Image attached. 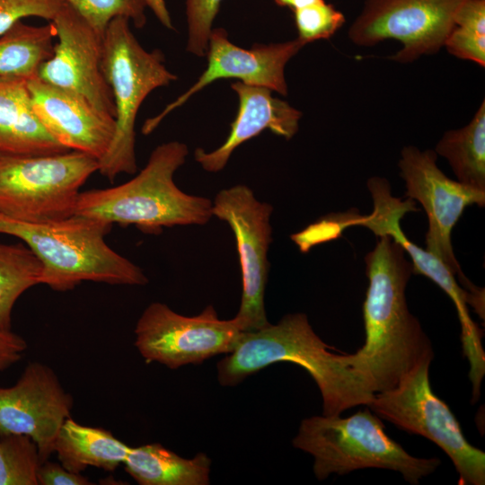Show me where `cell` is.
<instances>
[{
  "instance_id": "obj_1",
  "label": "cell",
  "mask_w": 485,
  "mask_h": 485,
  "mask_svg": "<svg viewBox=\"0 0 485 485\" xmlns=\"http://www.w3.org/2000/svg\"><path fill=\"white\" fill-rule=\"evenodd\" d=\"M368 287L363 304L365 343L355 352L375 393L393 388L421 360L433 358L432 344L410 312L405 290L412 264L403 248L380 235L365 257Z\"/></svg>"
},
{
  "instance_id": "obj_2",
  "label": "cell",
  "mask_w": 485,
  "mask_h": 485,
  "mask_svg": "<svg viewBox=\"0 0 485 485\" xmlns=\"http://www.w3.org/2000/svg\"><path fill=\"white\" fill-rule=\"evenodd\" d=\"M313 330L306 314L285 315L278 323L243 331L234 349L217 363V378L234 386L278 362L304 368L322 398V415L339 416L366 405L375 392L361 371L357 356L335 353Z\"/></svg>"
},
{
  "instance_id": "obj_3",
  "label": "cell",
  "mask_w": 485,
  "mask_h": 485,
  "mask_svg": "<svg viewBox=\"0 0 485 485\" xmlns=\"http://www.w3.org/2000/svg\"><path fill=\"white\" fill-rule=\"evenodd\" d=\"M189 154L187 145L169 141L157 146L145 167L119 186L81 191L74 215L113 225H135L148 234L163 227L207 224L212 200L182 191L175 184L176 171Z\"/></svg>"
},
{
  "instance_id": "obj_4",
  "label": "cell",
  "mask_w": 485,
  "mask_h": 485,
  "mask_svg": "<svg viewBox=\"0 0 485 485\" xmlns=\"http://www.w3.org/2000/svg\"><path fill=\"white\" fill-rule=\"evenodd\" d=\"M112 225L72 215L24 222L0 214V234L19 238L42 264L41 284L56 291L73 289L83 281L144 286V271L105 242Z\"/></svg>"
},
{
  "instance_id": "obj_5",
  "label": "cell",
  "mask_w": 485,
  "mask_h": 485,
  "mask_svg": "<svg viewBox=\"0 0 485 485\" xmlns=\"http://www.w3.org/2000/svg\"><path fill=\"white\" fill-rule=\"evenodd\" d=\"M292 443L313 457V472L319 481L334 473L377 468L397 472L407 482L417 485L441 464L436 457L409 454L385 433L380 418L368 407L346 418L304 419Z\"/></svg>"
},
{
  "instance_id": "obj_6",
  "label": "cell",
  "mask_w": 485,
  "mask_h": 485,
  "mask_svg": "<svg viewBox=\"0 0 485 485\" xmlns=\"http://www.w3.org/2000/svg\"><path fill=\"white\" fill-rule=\"evenodd\" d=\"M101 67L115 105V131L98 172L109 181L121 173L136 172L137 115L145 99L155 89L169 85L177 75L169 71L159 49H145L129 27L117 17L102 37Z\"/></svg>"
},
{
  "instance_id": "obj_7",
  "label": "cell",
  "mask_w": 485,
  "mask_h": 485,
  "mask_svg": "<svg viewBox=\"0 0 485 485\" xmlns=\"http://www.w3.org/2000/svg\"><path fill=\"white\" fill-rule=\"evenodd\" d=\"M99 161L78 151L0 154V214L24 222L74 215L80 189Z\"/></svg>"
},
{
  "instance_id": "obj_8",
  "label": "cell",
  "mask_w": 485,
  "mask_h": 485,
  "mask_svg": "<svg viewBox=\"0 0 485 485\" xmlns=\"http://www.w3.org/2000/svg\"><path fill=\"white\" fill-rule=\"evenodd\" d=\"M433 358L421 360L392 389L375 393L373 412L408 433L435 443L450 458L461 485L485 484V453L468 442L448 405L429 381Z\"/></svg>"
},
{
  "instance_id": "obj_9",
  "label": "cell",
  "mask_w": 485,
  "mask_h": 485,
  "mask_svg": "<svg viewBox=\"0 0 485 485\" xmlns=\"http://www.w3.org/2000/svg\"><path fill=\"white\" fill-rule=\"evenodd\" d=\"M243 331L235 317L221 320L212 305L198 315L185 316L154 302L137 322L135 346L146 363L176 369L232 352Z\"/></svg>"
},
{
  "instance_id": "obj_10",
  "label": "cell",
  "mask_w": 485,
  "mask_h": 485,
  "mask_svg": "<svg viewBox=\"0 0 485 485\" xmlns=\"http://www.w3.org/2000/svg\"><path fill=\"white\" fill-rule=\"evenodd\" d=\"M273 207L259 200L252 190L237 184L219 190L212 200V215L232 230L239 256L242 297L234 316L243 331L269 323L265 310L268 251L272 242L270 217Z\"/></svg>"
},
{
  "instance_id": "obj_11",
  "label": "cell",
  "mask_w": 485,
  "mask_h": 485,
  "mask_svg": "<svg viewBox=\"0 0 485 485\" xmlns=\"http://www.w3.org/2000/svg\"><path fill=\"white\" fill-rule=\"evenodd\" d=\"M367 188L373 198V212L366 216L347 219L342 227L361 225L375 235H389L399 243L411 258L412 273L428 277L452 299L460 321L463 355L469 362L481 361L485 356L482 331L472 320L467 304L473 306L483 319L484 295H474L464 289L457 283L455 275L439 259L406 237L400 221L406 213L419 211L413 199L408 198L402 201L392 197L390 185L384 178L369 179Z\"/></svg>"
},
{
  "instance_id": "obj_12",
  "label": "cell",
  "mask_w": 485,
  "mask_h": 485,
  "mask_svg": "<svg viewBox=\"0 0 485 485\" xmlns=\"http://www.w3.org/2000/svg\"><path fill=\"white\" fill-rule=\"evenodd\" d=\"M465 0H366L348 31L350 40L363 47L396 40L401 48L391 58L412 62L436 53L454 27L457 8Z\"/></svg>"
},
{
  "instance_id": "obj_13",
  "label": "cell",
  "mask_w": 485,
  "mask_h": 485,
  "mask_svg": "<svg viewBox=\"0 0 485 485\" xmlns=\"http://www.w3.org/2000/svg\"><path fill=\"white\" fill-rule=\"evenodd\" d=\"M436 162L433 150L420 151L414 146L401 150L399 167L406 184L405 196L417 200L427 213L426 250L461 278L464 289L474 292L478 287L463 274L453 251L451 234L467 207H484L485 190L448 178Z\"/></svg>"
},
{
  "instance_id": "obj_14",
  "label": "cell",
  "mask_w": 485,
  "mask_h": 485,
  "mask_svg": "<svg viewBox=\"0 0 485 485\" xmlns=\"http://www.w3.org/2000/svg\"><path fill=\"white\" fill-rule=\"evenodd\" d=\"M51 22L57 40L37 77L80 95L115 119L112 93L101 67L103 36L66 3Z\"/></svg>"
},
{
  "instance_id": "obj_15",
  "label": "cell",
  "mask_w": 485,
  "mask_h": 485,
  "mask_svg": "<svg viewBox=\"0 0 485 485\" xmlns=\"http://www.w3.org/2000/svg\"><path fill=\"white\" fill-rule=\"evenodd\" d=\"M305 44L295 39L281 43L257 44L243 48L232 43L222 28L213 29L205 56L207 66L198 80L159 114L144 123L142 132L150 134L175 109L219 79H237L245 84L266 87L287 94L285 67Z\"/></svg>"
},
{
  "instance_id": "obj_16",
  "label": "cell",
  "mask_w": 485,
  "mask_h": 485,
  "mask_svg": "<svg viewBox=\"0 0 485 485\" xmlns=\"http://www.w3.org/2000/svg\"><path fill=\"white\" fill-rule=\"evenodd\" d=\"M72 407L73 398L55 372L47 365L31 362L13 385L0 387V436L31 437L42 463L53 453L56 437Z\"/></svg>"
},
{
  "instance_id": "obj_17",
  "label": "cell",
  "mask_w": 485,
  "mask_h": 485,
  "mask_svg": "<svg viewBox=\"0 0 485 485\" xmlns=\"http://www.w3.org/2000/svg\"><path fill=\"white\" fill-rule=\"evenodd\" d=\"M27 86L36 116L56 141L98 161L106 154L115 131L113 117L80 95L37 76L28 79Z\"/></svg>"
},
{
  "instance_id": "obj_18",
  "label": "cell",
  "mask_w": 485,
  "mask_h": 485,
  "mask_svg": "<svg viewBox=\"0 0 485 485\" xmlns=\"http://www.w3.org/2000/svg\"><path fill=\"white\" fill-rule=\"evenodd\" d=\"M231 88L238 96L239 106L229 135L213 151L207 152L198 147L194 153L195 160L208 172L222 171L239 146L266 129L286 139L292 138L302 117L300 110L272 96V91L266 87L236 81L231 84Z\"/></svg>"
},
{
  "instance_id": "obj_19",
  "label": "cell",
  "mask_w": 485,
  "mask_h": 485,
  "mask_svg": "<svg viewBox=\"0 0 485 485\" xmlns=\"http://www.w3.org/2000/svg\"><path fill=\"white\" fill-rule=\"evenodd\" d=\"M36 116L27 80L0 78V154H51L67 152Z\"/></svg>"
},
{
  "instance_id": "obj_20",
  "label": "cell",
  "mask_w": 485,
  "mask_h": 485,
  "mask_svg": "<svg viewBox=\"0 0 485 485\" xmlns=\"http://www.w3.org/2000/svg\"><path fill=\"white\" fill-rule=\"evenodd\" d=\"M130 449L110 431L81 425L69 417L58 431L53 453L66 470L82 473L88 467L114 471Z\"/></svg>"
},
{
  "instance_id": "obj_21",
  "label": "cell",
  "mask_w": 485,
  "mask_h": 485,
  "mask_svg": "<svg viewBox=\"0 0 485 485\" xmlns=\"http://www.w3.org/2000/svg\"><path fill=\"white\" fill-rule=\"evenodd\" d=\"M125 471L140 485H207L211 460L203 453L181 457L160 444L131 447Z\"/></svg>"
},
{
  "instance_id": "obj_22",
  "label": "cell",
  "mask_w": 485,
  "mask_h": 485,
  "mask_svg": "<svg viewBox=\"0 0 485 485\" xmlns=\"http://www.w3.org/2000/svg\"><path fill=\"white\" fill-rule=\"evenodd\" d=\"M56 31L48 25L33 26L22 21L0 35V78L31 79L51 57Z\"/></svg>"
},
{
  "instance_id": "obj_23",
  "label": "cell",
  "mask_w": 485,
  "mask_h": 485,
  "mask_svg": "<svg viewBox=\"0 0 485 485\" xmlns=\"http://www.w3.org/2000/svg\"><path fill=\"white\" fill-rule=\"evenodd\" d=\"M435 153L448 161L458 181L485 190L484 100L466 126L443 135Z\"/></svg>"
},
{
  "instance_id": "obj_24",
  "label": "cell",
  "mask_w": 485,
  "mask_h": 485,
  "mask_svg": "<svg viewBox=\"0 0 485 485\" xmlns=\"http://www.w3.org/2000/svg\"><path fill=\"white\" fill-rule=\"evenodd\" d=\"M42 264L23 243L0 242V331H12V312L18 298L41 284Z\"/></svg>"
},
{
  "instance_id": "obj_25",
  "label": "cell",
  "mask_w": 485,
  "mask_h": 485,
  "mask_svg": "<svg viewBox=\"0 0 485 485\" xmlns=\"http://www.w3.org/2000/svg\"><path fill=\"white\" fill-rule=\"evenodd\" d=\"M444 47L459 58L485 66V0H465L460 4Z\"/></svg>"
},
{
  "instance_id": "obj_26",
  "label": "cell",
  "mask_w": 485,
  "mask_h": 485,
  "mask_svg": "<svg viewBox=\"0 0 485 485\" xmlns=\"http://www.w3.org/2000/svg\"><path fill=\"white\" fill-rule=\"evenodd\" d=\"M40 464L38 446L31 437L0 436V485H39Z\"/></svg>"
},
{
  "instance_id": "obj_27",
  "label": "cell",
  "mask_w": 485,
  "mask_h": 485,
  "mask_svg": "<svg viewBox=\"0 0 485 485\" xmlns=\"http://www.w3.org/2000/svg\"><path fill=\"white\" fill-rule=\"evenodd\" d=\"M75 9L101 36L111 20L123 17L132 21L136 28L146 22L144 0H65Z\"/></svg>"
},
{
  "instance_id": "obj_28",
  "label": "cell",
  "mask_w": 485,
  "mask_h": 485,
  "mask_svg": "<svg viewBox=\"0 0 485 485\" xmlns=\"http://www.w3.org/2000/svg\"><path fill=\"white\" fill-rule=\"evenodd\" d=\"M293 13L297 39L304 44L331 38L346 21L343 13L325 0Z\"/></svg>"
},
{
  "instance_id": "obj_29",
  "label": "cell",
  "mask_w": 485,
  "mask_h": 485,
  "mask_svg": "<svg viewBox=\"0 0 485 485\" xmlns=\"http://www.w3.org/2000/svg\"><path fill=\"white\" fill-rule=\"evenodd\" d=\"M223 0H186L188 41L186 49L190 54H206L214 20Z\"/></svg>"
},
{
  "instance_id": "obj_30",
  "label": "cell",
  "mask_w": 485,
  "mask_h": 485,
  "mask_svg": "<svg viewBox=\"0 0 485 485\" xmlns=\"http://www.w3.org/2000/svg\"><path fill=\"white\" fill-rule=\"evenodd\" d=\"M65 0H0V35L27 17L52 22Z\"/></svg>"
},
{
  "instance_id": "obj_31",
  "label": "cell",
  "mask_w": 485,
  "mask_h": 485,
  "mask_svg": "<svg viewBox=\"0 0 485 485\" xmlns=\"http://www.w3.org/2000/svg\"><path fill=\"white\" fill-rule=\"evenodd\" d=\"M40 485H89L92 482L81 473L66 470L61 463L43 462L38 472Z\"/></svg>"
},
{
  "instance_id": "obj_32",
  "label": "cell",
  "mask_w": 485,
  "mask_h": 485,
  "mask_svg": "<svg viewBox=\"0 0 485 485\" xmlns=\"http://www.w3.org/2000/svg\"><path fill=\"white\" fill-rule=\"evenodd\" d=\"M27 348L26 341L12 331H0V372L19 361Z\"/></svg>"
},
{
  "instance_id": "obj_33",
  "label": "cell",
  "mask_w": 485,
  "mask_h": 485,
  "mask_svg": "<svg viewBox=\"0 0 485 485\" xmlns=\"http://www.w3.org/2000/svg\"><path fill=\"white\" fill-rule=\"evenodd\" d=\"M159 22L167 29H173L172 22L164 0H144Z\"/></svg>"
},
{
  "instance_id": "obj_34",
  "label": "cell",
  "mask_w": 485,
  "mask_h": 485,
  "mask_svg": "<svg viewBox=\"0 0 485 485\" xmlns=\"http://www.w3.org/2000/svg\"><path fill=\"white\" fill-rule=\"evenodd\" d=\"M324 0H275L279 6L288 7L292 11L298 10Z\"/></svg>"
}]
</instances>
